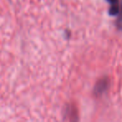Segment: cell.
<instances>
[{
    "label": "cell",
    "mask_w": 122,
    "mask_h": 122,
    "mask_svg": "<svg viewBox=\"0 0 122 122\" xmlns=\"http://www.w3.org/2000/svg\"><path fill=\"white\" fill-rule=\"evenodd\" d=\"M108 88V80L107 79H102L100 81H99L97 83L96 86L95 88V91L96 95L99 94H102L104 91L106 90V89Z\"/></svg>",
    "instance_id": "7a4b0ae2"
},
{
    "label": "cell",
    "mask_w": 122,
    "mask_h": 122,
    "mask_svg": "<svg viewBox=\"0 0 122 122\" xmlns=\"http://www.w3.org/2000/svg\"><path fill=\"white\" fill-rule=\"evenodd\" d=\"M110 3V7L109 9V14L110 16H115L120 12V2L119 0H107Z\"/></svg>",
    "instance_id": "6da1fadb"
},
{
    "label": "cell",
    "mask_w": 122,
    "mask_h": 122,
    "mask_svg": "<svg viewBox=\"0 0 122 122\" xmlns=\"http://www.w3.org/2000/svg\"><path fill=\"white\" fill-rule=\"evenodd\" d=\"M119 17L116 20V26L120 31H122V0L120 4V12H119Z\"/></svg>",
    "instance_id": "3957f363"
}]
</instances>
